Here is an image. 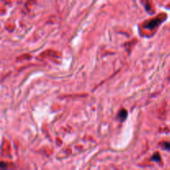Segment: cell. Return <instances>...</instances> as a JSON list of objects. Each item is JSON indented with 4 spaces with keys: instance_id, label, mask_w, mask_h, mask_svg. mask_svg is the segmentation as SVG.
Returning a JSON list of instances; mask_svg holds the SVG:
<instances>
[{
    "instance_id": "6da1fadb",
    "label": "cell",
    "mask_w": 170,
    "mask_h": 170,
    "mask_svg": "<svg viewBox=\"0 0 170 170\" xmlns=\"http://www.w3.org/2000/svg\"><path fill=\"white\" fill-rule=\"evenodd\" d=\"M118 116H119V118L121 120H125V119H126V117H127V111H126L125 110H121L119 112Z\"/></svg>"
},
{
    "instance_id": "3957f363",
    "label": "cell",
    "mask_w": 170,
    "mask_h": 170,
    "mask_svg": "<svg viewBox=\"0 0 170 170\" xmlns=\"http://www.w3.org/2000/svg\"><path fill=\"white\" fill-rule=\"evenodd\" d=\"M152 159H154V160H156V161H159L160 160V156L159 155V154H154V156L152 158Z\"/></svg>"
},
{
    "instance_id": "277c9868",
    "label": "cell",
    "mask_w": 170,
    "mask_h": 170,
    "mask_svg": "<svg viewBox=\"0 0 170 170\" xmlns=\"http://www.w3.org/2000/svg\"><path fill=\"white\" fill-rule=\"evenodd\" d=\"M163 145H164V147H165V148H168L169 149H170V144H169V143H164V144H163Z\"/></svg>"
},
{
    "instance_id": "7a4b0ae2",
    "label": "cell",
    "mask_w": 170,
    "mask_h": 170,
    "mask_svg": "<svg viewBox=\"0 0 170 170\" xmlns=\"http://www.w3.org/2000/svg\"><path fill=\"white\" fill-rule=\"evenodd\" d=\"M159 23V21H157V20L151 21L150 22H149V25H147V28H155L156 26H158Z\"/></svg>"
}]
</instances>
